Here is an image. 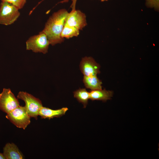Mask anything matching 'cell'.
<instances>
[{"instance_id": "obj_11", "label": "cell", "mask_w": 159, "mask_h": 159, "mask_svg": "<svg viewBox=\"0 0 159 159\" xmlns=\"http://www.w3.org/2000/svg\"><path fill=\"white\" fill-rule=\"evenodd\" d=\"M113 92L105 89L92 90L90 92V99L92 100H100L106 101L112 96Z\"/></svg>"}, {"instance_id": "obj_2", "label": "cell", "mask_w": 159, "mask_h": 159, "mask_svg": "<svg viewBox=\"0 0 159 159\" xmlns=\"http://www.w3.org/2000/svg\"><path fill=\"white\" fill-rule=\"evenodd\" d=\"M49 41L46 34L42 31L30 37L26 42V49L35 53L44 54L48 52Z\"/></svg>"}, {"instance_id": "obj_6", "label": "cell", "mask_w": 159, "mask_h": 159, "mask_svg": "<svg viewBox=\"0 0 159 159\" xmlns=\"http://www.w3.org/2000/svg\"><path fill=\"white\" fill-rule=\"evenodd\" d=\"M19 105L18 99L11 90L4 88L0 93V109L7 114Z\"/></svg>"}, {"instance_id": "obj_3", "label": "cell", "mask_w": 159, "mask_h": 159, "mask_svg": "<svg viewBox=\"0 0 159 159\" xmlns=\"http://www.w3.org/2000/svg\"><path fill=\"white\" fill-rule=\"evenodd\" d=\"M19 10L10 3L2 1L0 4V24L8 25L14 23L20 15Z\"/></svg>"}, {"instance_id": "obj_7", "label": "cell", "mask_w": 159, "mask_h": 159, "mask_svg": "<svg viewBox=\"0 0 159 159\" xmlns=\"http://www.w3.org/2000/svg\"><path fill=\"white\" fill-rule=\"evenodd\" d=\"M65 24L82 30L87 24L86 16L80 10L71 11L67 15Z\"/></svg>"}, {"instance_id": "obj_14", "label": "cell", "mask_w": 159, "mask_h": 159, "mask_svg": "<svg viewBox=\"0 0 159 159\" xmlns=\"http://www.w3.org/2000/svg\"><path fill=\"white\" fill-rule=\"evenodd\" d=\"M80 30L75 27L65 24L61 34V37L64 39H69L74 37H77L79 34Z\"/></svg>"}, {"instance_id": "obj_1", "label": "cell", "mask_w": 159, "mask_h": 159, "mask_svg": "<svg viewBox=\"0 0 159 159\" xmlns=\"http://www.w3.org/2000/svg\"><path fill=\"white\" fill-rule=\"evenodd\" d=\"M68 13L64 9H60L53 13L47 20L42 31L47 35L50 44L54 46L64 42L61 34Z\"/></svg>"}, {"instance_id": "obj_19", "label": "cell", "mask_w": 159, "mask_h": 159, "mask_svg": "<svg viewBox=\"0 0 159 159\" xmlns=\"http://www.w3.org/2000/svg\"><path fill=\"white\" fill-rule=\"evenodd\" d=\"M102 2H103V1H107L108 0H100Z\"/></svg>"}, {"instance_id": "obj_18", "label": "cell", "mask_w": 159, "mask_h": 159, "mask_svg": "<svg viewBox=\"0 0 159 159\" xmlns=\"http://www.w3.org/2000/svg\"><path fill=\"white\" fill-rule=\"evenodd\" d=\"M0 159H6L3 154L0 153Z\"/></svg>"}, {"instance_id": "obj_16", "label": "cell", "mask_w": 159, "mask_h": 159, "mask_svg": "<svg viewBox=\"0 0 159 159\" xmlns=\"http://www.w3.org/2000/svg\"><path fill=\"white\" fill-rule=\"evenodd\" d=\"M145 4L148 8H153L158 11L159 10V0H145Z\"/></svg>"}, {"instance_id": "obj_4", "label": "cell", "mask_w": 159, "mask_h": 159, "mask_svg": "<svg viewBox=\"0 0 159 159\" xmlns=\"http://www.w3.org/2000/svg\"><path fill=\"white\" fill-rule=\"evenodd\" d=\"M6 117L16 127L23 129H25L30 123V117L25 106L19 105L7 114Z\"/></svg>"}, {"instance_id": "obj_10", "label": "cell", "mask_w": 159, "mask_h": 159, "mask_svg": "<svg viewBox=\"0 0 159 159\" xmlns=\"http://www.w3.org/2000/svg\"><path fill=\"white\" fill-rule=\"evenodd\" d=\"M3 154L6 159H22L23 155L14 144L8 143L3 148Z\"/></svg>"}, {"instance_id": "obj_17", "label": "cell", "mask_w": 159, "mask_h": 159, "mask_svg": "<svg viewBox=\"0 0 159 159\" xmlns=\"http://www.w3.org/2000/svg\"><path fill=\"white\" fill-rule=\"evenodd\" d=\"M69 0H63L59 2V3H63L68 2ZM72 3L70 7L72 9V11H74L76 10V5L77 0H71Z\"/></svg>"}, {"instance_id": "obj_12", "label": "cell", "mask_w": 159, "mask_h": 159, "mask_svg": "<svg viewBox=\"0 0 159 159\" xmlns=\"http://www.w3.org/2000/svg\"><path fill=\"white\" fill-rule=\"evenodd\" d=\"M83 82L85 87L92 90L102 89V82L97 75L90 76H84Z\"/></svg>"}, {"instance_id": "obj_15", "label": "cell", "mask_w": 159, "mask_h": 159, "mask_svg": "<svg viewBox=\"0 0 159 159\" xmlns=\"http://www.w3.org/2000/svg\"><path fill=\"white\" fill-rule=\"evenodd\" d=\"M2 2L10 3L19 9H22L26 4L27 0H1Z\"/></svg>"}, {"instance_id": "obj_5", "label": "cell", "mask_w": 159, "mask_h": 159, "mask_svg": "<svg viewBox=\"0 0 159 159\" xmlns=\"http://www.w3.org/2000/svg\"><path fill=\"white\" fill-rule=\"evenodd\" d=\"M17 97L25 102V105L24 106L30 117L37 120L39 111L43 107L41 100L32 95L23 91L19 92Z\"/></svg>"}, {"instance_id": "obj_9", "label": "cell", "mask_w": 159, "mask_h": 159, "mask_svg": "<svg viewBox=\"0 0 159 159\" xmlns=\"http://www.w3.org/2000/svg\"><path fill=\"white\" fill-rule=\"evenodd\" d=\"M68 110V108L67 107L54 110L43 106L40 109L38 115L42 118L50 119L62 116L65 114Z\"/></svg>"}, {"instance_id": "obj_8", "label": "cell", "mask_w": 159, "mask_h": 159, "mask_svg": "<svg viewBox=\"0 0 159 159\" xmlns=\"http://www.w3.org/2000/svg\"><path fill=\"white\" fill-rule=\"evenodd\" d=\"M80 69L84 76L97 75L100 73V66L91 57H85L82 59Z\"/></svg>"}, {"instance_id": "obj_13", "label": "cell", "mask_w": 159, "mask_h": 159, "mask_svg": "<svg viewBox=\"0 0 159 159\" xmlns=\"http://www.w3.org/2000/svg\"><path fill=\"white\" fill-rule=\"evenodd\" d=\"M74 97L83 105L84 108H85L88 100L90 99V92L85 89H79L74 92Z\"/></svg>"}]
</instances>
